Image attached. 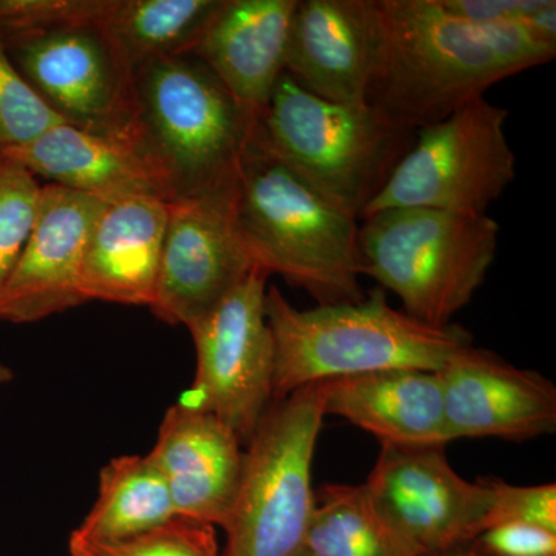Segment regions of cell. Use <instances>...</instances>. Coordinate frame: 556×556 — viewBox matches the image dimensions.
Instances as JSON below:
<instances>
[{
	"label": "cell",
	"instance_id": "1",
	"mask_svg": "<svg viewBox=\"0 0 556 556\" xmlns=\"http://www.w3.org/2000/svg\"><path fill=\"white\" fill-rule=\"evenodd\" d=\"M378 10L379 56L367 104L415 134L556 54L518 25L470 24L439 0H378Z\"/></svg>",
	"mask_w": 556,
	"mask_h": 556
},
{
	"label": "cell",
	"instance_id": "2",
	"mask_svg": "<svg viewBox=\"0 0 556 556\" xmlns=\"http://www.w3.org/2000/svg\"><path fill=\"white\" fill-rule=\"evenodd\" d=\"M274 340V401L311 383L386 369L439 371L471 345L459 325L431 327L388 305L383 289L358 302L299 309L276 287L266 291Z\"/></svg>",
	"mask_w": 556,
	"mask_h": 556
},
{
	"label": "cell",
	"instance_id": "3",
	"mask_svg": "<svg viewBox=\"0 0 556 556\" xmlns=\"http://www.w3.org/2000/svg\"><path fill=\"white\" fill-rule=\"evenodd\" d=\"M415 137L368 104L324 100L283 73L255 121L251 142L320 199L358 219Z\"/></svg>",
	"mask_w": 556,
	"mask_h": 556
},
{
	"label": "cell",
	"instance_id": "4",
	"mask_svg": "<svg viewBox=\"0 0 556 556\" xmlns=\"http://www.w3.org/2000/svg\"><path fill=\"white\" fill-rule=\"evenodd\" d=\"M134 94L138 149L172 200L236 189L255 121L199 58L142 65L134 73Z\"/></svg>",
	"mask_w": 556,
	"mask_h": 556
},
{
	"label": "cell",
	"instance_id": "5",
	"mask_svg": "<svg viewBox=\"0 0 556 556\" xmlns=\"http://www.w3.org/2000/svg\"><path fill=\"white\" fill-rule=\"evenodd\" d=\"M233 214L255 268L302 288L317 305L365 298L357 219L320 199L252 142L233 190Z\"/></svg>",
	"mask_w": 556,
	"mask_h": 556
},
{
	"label": "cell",
	"instance_id": "6",
	"mask_svg": "<svg viewBox=\"0 0 556 556\" xmlns=\"http://www.w3.org/2000/svg\"><path fill=\"white\" fill-rule=\"evenodd\" d=\"M362 219V274L431 327L452 325L495 262L500 225L489 215L394 207Z\"/></svg>",
	"mask_w": 556,
	"mask_h": 556
},
{
	"label": "cell",
	"instance_id": "7",
	"mask_svg": "<svg viewBox=\"0 0 556 556\" xmlns=\"http://www.w3.org/2000/svg\"><path fill=\"white\" fill-rule=\"evenodd\" d=\"M325 419L324 382L277 399L244 447L222 556H294L305 543L316 495L314 453Z\"/></svg>",
	"mask_w": 556,
	"mask_h": 556
},
{
	"label": "cell",
	"instance_id": "8",
	"mask_svg": "<svg viewBox=\"0 0 556 556\" xmlns=\"http://www.w3.org/2000/svg\"><path fill=\"white\" fill-rule=\"evenodd\" d=\"M507 116V109L482 97L417 130L412 148L364 217L394 207L486 215L517 179V156L506 134Z\"/></svg>",
	"mask_w": 556,
	"mask_h": 556
},
{
	"label": "cell",
	"instance_id": "9",
	"mask_svg": "<svg viewBox=\"0 0 556 556\" xmlns=\"http://www.w3.org/2000/svg\"><path fill=\"white\" fill-rule=\"evenodd\" d=\"M268 277L252 269L188 328L197 372L185 404L218 417L243 445L274 402V340L265 309Z\"/></svg>",
	"mask_w": 556,
	"mask_h": 556
},
{
	"label": "cell",
	"instance_id": "10",
	"mask_svg": "<svg viewBox=\"0 0 556 556\" xmlns=\"http://www.w3.org/2000/svg\"><path fill=\"white\" fill-rule=\"evenodd\" d=\"M365 486L417 556H466L493 497L486 478L470 482L453 470L445 447L382 445Z\"/></svg>",
	"mask_w": 556,
	"mask_h": 556
},
{
	"label": "cell",
	"instance_id": "11",
	"mask_svg": "<svg viewBox=\"0 0 556 556\" xmlns=\"http://www.w3.org/2000/svg\"><path fill=\"white\" fill-rule=\"evenodd\" d=\"M2 40L22 76L65 123L137 146L134 75L100 33L53 28Z\"/></svg>",
	"mask_w": 556,
	"mask_h": 556
},
{
	"label": "cell",
	"instance_id": "12",
	"mask_svg": "<svg viewBox=\"0 0 556 556\" xmlns=\"http://www.w3.org/2000/svg\"><path fill=\"white\" fill-rule=\"evenodd\" d=\"M233 190L169 201L150 305L160 320L189 328L255 268L237 228Z\"/></svg>",
	"mask_w": 556,
	"mask_h": 556
},
{
	"label": "cell",
	"instance_id": "13",
	"mask_svg": "<svg viewBox=\"0 0 556 556\" xmlns=\"http://www.w3.org/2000/svg\"><path fill=\"white\" fill-rule=\"evenodd\" d=\"M437 372L452 442H522L555 431L556 388L540 372L515 367L473 343L456 351Z\"/></svg>",
	"mask_w": 556,
	"mask_h": 556
},
{
	"label": "cell",
	"instance_id": "14",
	"mask_svg": "<svg viewBox=\"0 0 556 556\" xmlns=\"http://www.w3.org/2000/svg\"><path fill=\"white\" fill-rule=\"evenodd\" d=\"M104 204L42 185L30 239L0 292V321L33 324L87 302L80 289L84 257Z\"/></svg>",
	"mask_w": 556,
	"mask_h": 556
},
{
	"label": "cell",
	"instance_id": "15",
	"mask_svg": "<svg viewBox=\"0 0 556 556\" xmlns=\"http://www.w3.org/2000/svg\"><path fill=\"white\" fill-rule=\"evenodd\" d=\"M379 46L378 0H298L285 73L324 100L367 104Z\"/></svg>",
	"mask_w": 556,
	"mask_h": 556
},
{
	"label": "cell",
	"instance_id": "16",
	"mask_svg": "<svg viewBox=\"0 0 556 556\" xmlns=\"http://www.w3.org/2000/svg\"><path fill=\"white\" fill-rule=\"evenodd\" d=\"M244 445L225 422L185 402L172 405L152 452L178 518L225 526L239 490Z\"/></svg>",
	"mask_w": 556,
	"mask_h": 556
},
{
	"label": "cell",
	"instance_id": "17",
	"mask_svg": "<svg viewBox=\"0 0 556 556\" xmlns=\"http://www.w3.org/2000/svg\"><path fill=\"white\" fill-rule=\"evenodd\" d=\"M298 0H223L193 56L257 121L287 65Z\"/></svg>",
	"mask_w": 556,
	"mask_h": 556
},
{
	"label": "cell",
	"instance_id": "18",
	"mask_svg": "<svg viewBox=\"0 0 556 556\" xmlns=\"http://www.w3.org/2000/svg\"><path fill=\"white\" fill-rule=\"evenodd\" d=\"M167 218L169 201L160 197H130L104 204L84 257L80 289L87 302L150 308Z\"/></svg>",
	"mask_w": 556,
	"mask_h": 556
},
{
	"label": "cell",
	"instance_id": "19",
	"mask_svg": "<svg viewBox=\"0 0 556 556\" xmlns=\"http://www.w3.org/2000/svg\"><path fill=\"white\" fill-rule=\"evenodd\" d=\"M325 416H340L380 445L445 447L452 439L437 371L386 369L324 382Z\"/></svg>",
	"mask_w": 556,
	"mask_h": 556
},
{
	"label": "cell",
	"instance_id": "20",
	"mask_svg": "<svg viewBox=\"0 0 556 556\" xmlns=\"http://www.w3.org/2000/svg\"><path fill=\"white\" fill-rule=\"evenodd\" d=\"M0 159L16 161L36 178L47 179V185L61 186L102 203L139 195L172 200L166 182L137 146L67 123Z\"/></svg>",
	"mask_w": 556,
	"mask_h": 556
},
{
	"label": "cell",
	"instance_id": "21",
	"mask_svg": "<svg viewBox=\"0 0 556 556\" xmlns=\"http://www.w3.org/2000/svg\"><path fill=\"white\" fill-rule=\"evenodd\" d=\"M223 0H108L94 28L131 75L149 62L190 54Z\"/></svg>",
	"mask_w": 556,
	"mask_h": 556
},
{
	"label": "cell",
	"instance_id": "22",
	"mask_svg": "<svg viewBox=\"0 0 556 556\" xmlns=\"http://www.w3.org/2000/svg\"><path fill=\"white\" fill-rule=\"evenodd\" d=\"M177 518L169 485L152 456L124 455L101 468L97 501L75 530L94 540H124Z\"/></svg>",
	"mask_w": 556,
	"mask_h": 556
},
{
	"label": "cell",
	"instance_id": "23",
	"mask_svg": "<svg viewBox=\"0 0 556 556\" xmlns=\"http://www.w3.org/2000/svg\"><path fill=\"white\" fill-rule=\"evenodd\" d=\"M303 547L313 556H417L380 515L365 484L320 490Z\"/></svg>",
	"mask_w": 556,
	"mask_h": 556
},
{
	"label": "cell",
	"instance_id": "24",
	"mask_svg": "<svg viewBox=\"0 0 556 556\" xmlns=\"http://www.w3.org/2000/svg\"><path fill=\"white\" fill-rule=\"evenodd\" d=\"M68 552L70 556H222L215 527L186 518L124 540H94L73 530Z\"/></svg>",
	"mask_w": 556,
	"mask_h": 556
},
{
	"label": "cell",
	"instance_id": "25",
	"mask_svg": "<svg viewBox=\"0 0 556 556\" xmlns=\"http://www.w3.org/2000/svg\"><path fill=\"white\" fill-rule=\"evenodd\" d=\"M64 123L22 76L0 39V155Z\"/></svg>",
	"mask_w": 556,
	"mask_h": 556
},
{
	"label": "cell",
	"instance_id": "26",
	"mask_svg": "<svg viewBox=\"0 0 556 556\" xmlns=\"http://www.w3.org/2000/svg\"><path fill=\"white\" fill-rule=\"evenodd\" d=\"M39 179L16 161L0 159V292L30 239L38 217Z\"/></svg>",
	"mask_w": 556,
	"mask_h": 556
},
{
	"label": "cell",
	"instance_id": "27",
	"mask_svg": "<svg viewBox=\"0 0 556 556\" xmlns=\"http://www.w3.org/2000/svg\"><path fill=\"white\" fill-rule=\"evenodd\" d=\"M108 0H0V39L53 28H97Z\"/></svg>",
	"mask_w": 556,
	"mask_h": 556
},
{
	"label": "cell",
	"instance_id": "28",
	"mask_svg": "<svg viewBox=\"0 0 556 556\" xmlns=\"http://www.w3.org/2000/svg\"><path fill=\"white\" fill-rule=\"evenodd\" d=\"M492 506L484 529L497 525H529L556 533V485H511L486 478Z\"/></svg>",
	"mask_w": 556,
	"mask_h": 556
},
{
	"label": "cell",
	"instance_id": "29",
	"mask_svg": "<svg viewBox=\"0 0 556 556\" xmlns=\"http://www.w3.org/2000/svg\"><path fill=\"white\" fill-rule=\"evenodd\" d=\"M466 556H556V533L529 525H497L471 541Z\"/></svg>",
	"mask_w": 556,
	"mask_h": 556
},
{
	"label": "cell",
	"instance_id": "30",
	"mask_svg": "<svg viewBox=\"0 0 556 556\" xmlns=\"http://www.w3.org/2000/svg\"><path fill=\"white\" fill-rule=\"evenodd\" d=\"M457 20L470 24L497 27L518 25L526 27L530 17L547 5L548 0H439ZM526 30V28H525Z\"/></svg>",
	"mask_w": 556,
	"mask_h": 556
},
{
	"label": "cell",
	"instance_id": "31",
	"mask_svg": "<svg viewBox=\"0 0 556 556\" xmlns=\"http://www.w3.org/2000/svg\"><path fill=\"white\" fill-rule=\"evenodd\" d=\"M13 378V371H11V369L7 367V365H3L2 362H0V386H3V383L11 382Z\"/></svg>",
	"mask_w": 556,
	"mask_h": 556
},
{
	"label": "cell",
	"instance_id": "32",
	"mask_svg": "<svg viewBox=\"0 0 556 556\" xmlns=\"http://www.w3.org/2000/svg\"><path fill=\"white\" fill-rule=\"evenodd\" d=\"M294 556H313V555H311V554H309V552H308V551H306V548H305V547H302V548H300V551L298 552V554H295Z\"/></svg>",
	"mask_w": 556,
	"mask_h": 556
}]
</instances>
